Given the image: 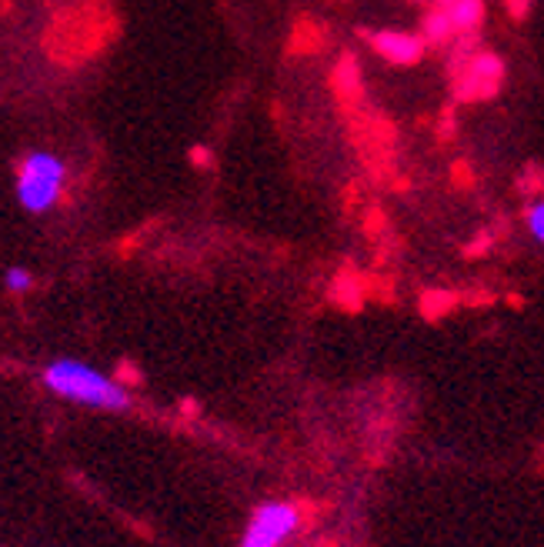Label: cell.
<instances>
[{
  "instance_id": "6da1fadb",
  "label": "cell",
  "mask_w": 544,
  "mask_h": 547,
  "mask_svg": "<svg viewBox=\"0 0 544 547\" xmlns=\"http://www.w3.org/2000/svg\"><path fill=\"white\" fill-rule=\"evenodd\" d=\"M44 384L47 391H54L57 397H64V401L97 407V411H127V407H131V394H127V387L121 381L101 374L97 367L84 361H71V357L47 364Z\"/></svg>"
},
{
  "instance_id": "7a4b0ae2",
  "label": "cell",
  "mask_w": 544,
  "mask_h": 547,
  "mask_svg": "<svg viewBox=\"0 0 544 547\" xmlns=\"http://www.w3.org/2000/svg\"><path fill=\"white\" fill-rule=\"evenodd\" d=\"M304 527V511L291 497H267L247 514L244 531L231 547H288Z\"/></svg>"
},
{
  "instance_id": "3957f363",
  "label": "cell",
  "mask_w": 544,
  "mask_h": 547,
  "mask_svg": "<svg viewBox=\"0 0 544 547\" xmlns=\"http://www.w3.org/2000/svg\"><path fill=\"white\" fill-rule=\"evenodd\" d=\"M67 167L51 151H31L17 167V201L24 211L44 214L61 201Z\"/></svg>"
},
{
  "instance_id": "277c9868",
  "label": "cell",
  "mask_w": 544,
  "mask_h": 547,
  "mask_svg": "<svg viewBox=\"0 0 544 547\" xmlns=\"http://www.w3.org/2000/svg\"><path fill=\"white\" fill-rule=\"evenodd\" d=\"M374 51L391 64H418L424 57V41L418 34H404V31H381L374 34Z\"/></svg>"
},
{
  "instance_id": "5b68a950",
  "label": "cell",
  "mask_w": 544,
  "mask_h": 547,
  "mask_svg": "<svg viewBox=\"0 0 544 547\" xmlns=\"http://www.w3.org/2000/svg\"><path fill=\"white\" fill-rule=\"evenodd\" d=\"M444 14H448L451 21V31H474V27L481 24V0H451L448 7H444Z\"/></svg>"
},
{
  "instance_id": "8992f818",
  "label": "cell",
  "mask_w": 544,
  "mask_h": 547,
  "mask_svg": "<svg viewBox=\"0 0 544 547\" xmlns=\"http://www.w3.org/2000/svg\"><path fill=\"white\" fill-rule=\"evenodd\" d=\"M524 227H528L534 244H544V197H538V201L524 211Z\"/></svg>"
},
{
  "instance_id": "52a82bcc",
  "label": "cell",
  "mask_w": 544,
  "mask_h": 547,
  "mask_svg": "<svg viewBox=\"0 0 544 547\" xmlns=\"http://www.w3.org/2000/svg\"><path fill=\"white\" fill-rule=\"evenodd\" d=\"M424 27H428V37H431V41H444V37H448V34H454L451 31V21H448V14H431L428 17V24H424Z\"/></svg>"
},
{
  "instance_id": "ba28073f",
  "label": "cell",
  "mask_w": 544,
  "mask_h": 547,
  "mask_svg": "<svg viewBox=\"0 0 544 547\" xmlns=\"http://www.w3.org/2000/svg\"><path fill=\"white\" fill-rule=\"evenodd\" d=\"M4 284H7V291H27L31 287V271H24V267H11L7 271V277H4Z\"/></svg>"
}]
</instances>
